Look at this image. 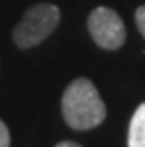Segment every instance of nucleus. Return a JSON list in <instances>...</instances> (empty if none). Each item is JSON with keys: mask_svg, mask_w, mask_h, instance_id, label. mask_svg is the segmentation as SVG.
<instances>
[{"mask_svg": "<svg viewBox=\"0 0 145 147\" xmlns=\"http://www.w3.org/2000/svg\"><path fill=\"white\" fill-rule=\"evenodd\" d=\"M106 104L98 89L87 78H77L66 87L62 94L64 121L74 130H90L102 125L106 119Z\"/></svg>", "mask_w": 145, "mask_h": 147, "instance_id": "nucleus-1", "label": "nucleus"}, {"mask_svg": "<svg viewBox=\"0 0 145 147\" xmlns=\"http://www.w3.org/2000/svg\"><path fill=\"white\" fill-rule=\"evenodd\" d=\"M60 9L53 4H38L30 8L23 15V19L13 28V40L15 45L21 49L34 47L42 43L47 36H51L53 30L59 26Z\"/></svg>", "mask_w": 145, "mask_h": 147, "instance_id": "nucleus-2", "label": "nucleus"}, {"mask_svg": "<svg viewBox=\"0 0 145 147\" xmlns=\"http://www.w3.org/2000/svg\"><path fill=\"white\" fill-rule=\"evenodd\" d=\"M89 32L92 40L98 43L102 49L107 51H115L126 40V28L121 19V15L111 8H96L89 15Z\"/></svg>", "mask_w": 145, "mask_h": 147, "instance_id": "nucleus-3", "label": "nucleus"}, {"mask_svg": "<svg viewBox=\"0 0 145 147\" xmlns=\"http://www.w3.org/2000/svg\"><path fill=\"white\" fill-rule=\"evenodd\" d=\"M128 147H145V102L138 106L128 126Z\"/></svg>", "mask_w": 145, "mask_h": 147, "instance_id": "nucleus-4", "label": "nucleus"}, {"mask_svg": "<svg viewBox=\"0 0 145 147\" xmlns=\"http://www.w3.org/2000/svg\"><path fill=\"white\" fill-rule=\"evenodd\" d=\"M136 25H138V30L141 32V36L145 38V6H140L136 9Z\"/></svg>", "mask_w": 145, "mask_h": 147, "instance_id": "nucleus-5", "label": "nucleus"}, {"mask_svg": "<svg viewBox=\"0 0 145 147\" xmlns=\"http://www.w3.org/2000/svg\"><path fill=\"white\" fill-rule=\"evenodd\" d=\"M0 147H9V130L4 121H0Z\"/></svg>", "mask_w": 145, "mask_h": 147, "instance_id": "nucleus-6", "label": "nucleus"}, {"mask_svg": "<svg viewBox=\"0 0 145 147\" xmlns=\"http://www.w3.org/2000/svg\"><path fill=\"white\" fill-rule=\"evenodd\" d=\"M55 147H83V145H79V143H76V142H60V143H57Z\"/></svg>", "mask_w": 145, "mask_h": 147, "instance_id": "nucleus-7", "label": "nucleus"}]
</instances>
